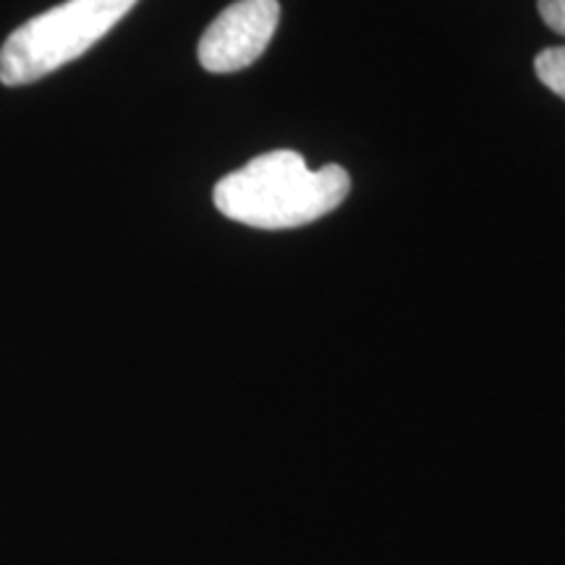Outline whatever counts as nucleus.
Instances as JSON below:
<instances>
[{
	"instance_id": "3",
	"label": "nucleus",
	"mask_w": 565,
	"mask_h": 565,
	"mask_svg": "<svg viewBox=\"0 0 565 565\" xmlns=\"http://www.w3.org/2000/svg\"><path fill=\"white\" fill-rule=\"evenodd\" d=\"M280 24L278 0H236L204 30L196 55L210 74H233L263 58Z\"/></svg>"
},
{
	"instance_id": "1",
	"label": "nucleus",
	"mask_w": 565,
	"mask_h": 565,
	"mask_svg": "<svg viewBox=\"0 0 565 565\" xmlns=\"http://www.w3.org/2000/svg\"><path fill=\"white\" fill-rule=\"evenodd\" d=\"M351 192L345 168L330 166L309 171L294 150L257 154L244 168L215 183V207L228 221L249 228L286 231L330 215Z\"/></svg>"
},
{
	"instance_id": "5",
	"label": "nucleus",
	"mask_w": 565,
	"mask_h": 565,
	"mask_svg": "<svg viewBox=\"0 0 565 565\" xmlns=\"http://www.w3.org/2000/svg\"><path fill=\"white\" fill-rule=\"evenodd\" d=\"M536 9H540V17L550 30L565 38V0H540Z\"/></svg>"
},
{
	"instance_id": "2",
	"label": "nucleus",
	"mask_w": 565,
	"mask_h": 565,
	"mask_svg": "<svg viewBox=\"0 0 565 565\" xmlns=\"http://www.w3.org/2000/svg\"><path fill=\"white\" fill-rule=\"evenodd\" d=\"M139 0H66L9 34L0 47V82L24 87L51 76L97 45Z\"/></svg>"
},
{
	"instance_id": "4",
	"label": "nucleus",
	"mask_w": 565,
	"mask_h": 565,
	"mask_svg": "<svg viewBox=\"0 0 565 565\" xmlns=\"http://www.w3.org/2000/svg\"><path fill=\"white\" fill-rule=\"evenodd\" d=\"M534 71L547 89L565 100V45L547 47L534 58Z\"/></svg>"
}]
</instances>
